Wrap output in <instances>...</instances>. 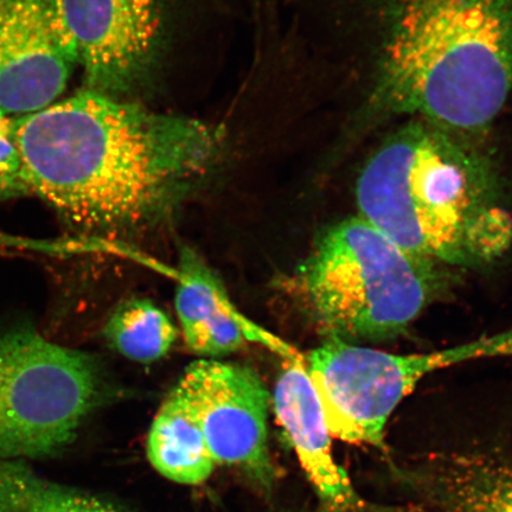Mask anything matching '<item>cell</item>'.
Here are the masks:
<instances>
[{"mask_svg": "<svg viewBox=\"0 0 512 512\" xmlns=\"http://www.w3.org/2000/svg\"><path fill=\"white\" fill-rule=\"evenodd\" d=\"M28 194L21 159L9 136L8 124H0V202Z\"/></svg>", "mask_w": 512, "mask_h": 512, "instance_id": "15", "label": "cell"}, {"mask_svg": "<svg viewBox=\"0 0 512 512\" xmlns=\"http://www.w3.org/2000/svg\"><path fill=\"white\" fill-rule=\"evenodd\" d=\"M146 451L153 469L178 484H202L216 466L200 422L177 387L153 419Z\"/></svg>", "mask_w": 512, "mask_h": 512, "instance_id": "12", "label": "cell"}, {"mask_svg": "<svg viewBox=\"0 0 512 512\" xmlns=\"http://www.w3.org/2000/svg\"><path fill=\"white\" fill-rule=\"evenodd\" d=\"M438 266L357 215L324 234L299 268L297 285L331 339L386 341L405 332L437 296Z\"/></svg>", "mask_w": 512, "mask_h": 512, "instance_id": "4", "label": "cell"}, {"mask_svg": "<svg viewBox=\"0 0 512 512\" xmlns=\"http://www.w3.org/2000/svg\"><path fill=\"white\" fill-rule=\"evenodd\" d=\"M88 89L117 96L149 78L162 47L166 0H63Z\"/></svg>", "mask_w": 512, "mask_h": 512, "instance_id": "9", "label": "cell"}, {"mask_svg": "<svg viewBox=\"0 0 512 512\" xmlns=\"http://www.w3.org/2000/svg\"><path fill=\"white\" fill-rule=\"evenodd\" d=\"M0 512H130L50 482L22 460L0 459Z\"/></svg>", "mask_w": 512, "mask_h": 512, "instance_id": "13", "label": "cell"}, {"mask_svg": "<svg viewBox=\"0 0 512 512\" xmlns=\"http://www.w3.org/2000/svg\"><path fill=\"white\" fill-rule=\"evenodd\" d=\"M175 307L188 348L208 360L232 355L248 343L283 357L304 355L239 311L217 275L189 248L182 249Z\"/></svg>", "mask_w": 512, "mask_h": 512, "instance_id": "11", "label": "cell"}, {"mask_svg": "<svg viewBox=\"0 0 512 512\" xmlns=\"http://www.w3.org/2000/svg\"><path fill=\"white\" fill-rule=\"evenodd\" d=\"M484 133L408 119L357 177L358 215L438 265L482 267L512 246V214Z\"/></svg>", "mask_w": 512, "mask_h": 512, "instance_id": "3", "label": "cell"}, {"mask_svg": "<svg viewBox=\"0 0 512 512\" xmlns=\"http://www.w3.org/2000/svg\"><path fill=\"white\" fill-rule=\"evenodd\" d=\"M76 64L63 0H0V114L53 105Z\"/></svg>", "mask_w": 512, "mask_h": 512, "instance_id": "8", "label": "cell"}, {"mask_svg": "<svg viewBox=\"0 0 512 512\" xmlns=\"http://www.w3.org/2000/svg\"><path fill=\"white\" fill-rule=\"evenodd\" d=\"M105 337L128 360L153 363L162 360L174 347L177 329L151 300L131 298L115 307L107 320Z\"/></svg>", "mask_w": 512, "mask_h": 512, "instance_id": "14", "label": "cell"}, {"mask_svg": "<svg viewBox=\"0 0 512 512\" xmlns=\"http://www.w3.org/2000/svg\"><path fill=\"white\" fill-rule=\"evenodd\" d=\"M273 408L300 465L329 512H403L373 504L355 490L332 452V435L307 371L305 356L285 361L273 392Z\"/></svg>", "mask_w": 512, "mask_h": 512, "instance_id": "10", "label": "cell"}, {"mask_svg": "<svg viewBox=\"0 0 512 512\" xmlns=\"http://www.w3.org/2000/svg\"><path fill=\"white\" fill-rule=\"evenodd\" d=\"M101 386L85 352L28 326H0V459L59 454L98 405Z\"/></svg>", "mask_w": 512, "mask_h": 512, "instance_id": "5", "label": "cell"}, {"mask_svg": "<svg viewBox=\"0 0 512 512\" xmlns=\"http://www.w3.org/2000/svg\"><path fill=\"white\" fill-rule=\"evenodd\" d=\"M25 184L70 226L119 233L162 219L220 156L223 131L83 91L9 121Z\"/></svg>", "mask_w": 512, "mask_h": 512, "instance_id": "1", "label": "cell"}, {"mask_svg": "<svg viewBox=\"0 0 512 512\" xmlns=\"http://www.w3.org/2000/svg\"><path fill=\"white\" fill-rule=\"evenodd\" d=\"M512 358V329L426 354L396 355L330 339L305 357L332 438L384 448L396 407L434 371L480 358Z\"/></svg>", "mask_w": 512, "mask_h": 512, "instance_id": "6", "label": "cell"}, {"mask_svg": "<svg viewBox=\"0 0 512 512\" xmlns=\"http://www.w3.org/2000/svg\"><path fill=\"white\" fill-rule=\"evenodd\" d=\"M176 387L195 412L215 464L234 467L270 494L277 476L268 447L271 395L258 374L202 358L190 364Z\"/></svg>", "mask_w": 512, "mask_h": 512, "instance_id": "7", "label": "cell"}, {"mask_svg": "<svg viewBox=\"0 0 512 512\" xmlns=\"http://www.w3.org/2000/svg\"><path fill=\"white\" fill-rule=\"evenodd\" d=\"M367 115L485 133L512 95V0H369Z\"/></svg>", "mask_w": 512, "mask_h": 512, "instance_id": "2", "label": "cell"}]
</instances>
